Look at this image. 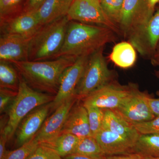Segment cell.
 Returning <instances> with one entry per match:
<instances>
[{"label":"cell","mask_w":159,"mask_h":159,"mask_svg":"<svg viewBox=\"0 0 159 159\" xmlns=\"http://www.w3.org/2000/svg\"><path fill=\"white\" fill-rule=\"evenodd\" d=\"M42 26L36 11H23L11 17L0 20L1 34L32 38Z\"/></svg>","instance_id":"30bf717a"},{"label":"cell","mask_w":159,"mask_h":159,"mask_svg":"<svg viewBox=\"0 0 159 159\" xmlns=\"http://www.w3.org/2000/svg\"><path fill=\"white\" fill-rule=\"evenodd\" d=\"M152 56V63L159 67V42Z\"/></svg>","instance_id":"d590c367"},{"label":"cell","mask_w":159,"mask_h":159,"mask_svg":"<svg viewBox=\"0 0 159 159\" xmlns=\"http://www.w3.org/2000/svg\"><path fill=\"white\" fill-rule=\"evenodd\" d=\"M78 99L75 96L66 99L51 116L46 119L34 137L39 144L51 140L60 134L70 111Z\"/></svg>","instance_id":"7c38bea8"},{"label":"cell","mask_w":159,"mask_h":159,"mask_svg":"<svg viewBox=\"0 0 159 159\" xmlns=\"http://www.w3.org/2000/svg\"><path fill=\"white\" fill-rule=\"evenodd\" d=\"M157 94L158 95H159V91L157 92Z\"/></svg>","instance_id":"f35d334b"},{"label":"cell","mask_w":159,"mask_h":159,"mask_svg":"<svg viewBox=\"0 0 159 159\" xmlns=\"http://www.w3.org/2000/svg\"><path fill=\"white\" fill-rule=\"evenodd\" d=\"M115 32L107 27L70 21L64 42L56 58L90 56L115 39ZM55 58V59H56Z\"/></svg>","instance_id":"6da1fadb"},{"label":"cell","mask_w":159,"mask_h":159,"mask_svg":"<svg viewBox=\"0 0 159 159\" xmlns=\"http://www.w3.org/2000/svg\"><path fill=\"white\" fill-rule=\"evenodd\" d=\"M51 110V102L34 109L22 120L15 133L18 145L21 146L34 139Z\"/></svg>","instance_id":"4fadbf2b"},{"label":"cell","mask_w":159,"mask_h":159,"mask_svg":"<svg viewBox=\"0 0 159 159\" xmlns=\"http://www.w3.org/2000/svg\"><path fill=\"white\" fill-rule=\"evenodd\" d=\"M61 133L71 134L80 139L92 136L88 114L83 104H77L73 106Z\"/></svg>","instance_id":"2e32d148"},{"label":"cell","mask_w":159,"mask_h":159,"mask_svg":"<svg viewBox=\"0 0 159 159\" xmlns=\"http://www.w3.org/2000/svg\"><path fill=\"white\" fill-rule=\"evenodd\" d=\"M136 89L133 86H122L110 83L84 99L86 107L102 109H116Z\"/></svg>","instance_id":"ba28073f"},{"label":"cell","mask_w":159,"mask_h":159,"mask_svg":"<svg viewBox=\"0 0 159 159\" xmlns=\"http://www.w3.org/2000/svg\"><path fill=\"white\" fill-rule=\"evenodd\" d=\"M146 157L140 154L133 152L125 154L106 156L103 159H146Z\"/></svg>","instance_id":"1f68e13d"},{"label":"cell","mask_w":159,"mask_h":159,"mask_svg":"<svg viewBox=\"0 0 159 159\" xmlns=\"http://www.w3.org/2000/svg\"><path fill=\"white\" fill-rule=\"evenodd\" d=\"M27 0H0V20L14 16L23 11Z\"/></svg>","instance_id":"484cf974"},{"label":"cell","mask_w":159,"mask_h":159,"mask_svg":"<svg viewBox=\"0 0 159 159\" xmlns=\"http://www.w3.org/2000/svg\"><path fill=\"white\" fill-rule=\"evenodd\" d=\"M124 0H99L106 15L119 27L121 20Z\"/></svg>","instance_id":"d4e9b609"},{"label":"cell","mask_w":159,"mask_h":159,"mask_svg":"<svg viewBox=\"0 0 159 159\" xmlns=\"http://www.w3.org/2000/svg\"><path fill=\"white\" fill-rule=\"evenodd\" d=\"M46 0H27L23 11H36Z\"/></svg>","instance_id":"d6a6232c"},{"label":"cell","mask_w":159,"mask_h":159,"mask_svg":"<svg viewBox=\"0 0 159 159\" xmlns=\"http://www.w3.org/2000/svg\"><path fill=\"white\" fill-rule=\"evenodd\" d=\"M74 0H46L36 13L42 25L67 15Z\"/></svg>","instance_id":"d6986e66"},{"label":"cell","mask_w":159,"mask_h":159,"mask_svg":"<svg viewBox=\"0 0 159 159\" xmlns=\"http://www.w3.org/2000/svg\"><path fill=\"white\" fill-rule=\"evenodd\" d=\"M73 154L99 159H103L106 157L95 137L92 136L80 139Z\"/></svg>","instance_id":"cb8c5ba5"},{"label":"cell","mask_w":159,"mask_h":159,"mask_svg":"<svg viewBox=\"0 0 159 159\" xmlns=\"http://www.w3.org/2000/svg\"><path fill=\"white\" fill-rule=\"evenodd\" d=\"M154 11L148 0H124L119 27L121 34L134 48L153 15Z\"/></svg>","instance_id":"5b68a950"},{"label":"cell","mask_w":159,"mask_h":159,"mask_svg":"<svg viewBox=\"0 0 159 159\" xmlns=\"http://www.w3.org/2000/svg\"><path fill=\"white\" fill-rule=\"evenodd\" d=\"M133 125L140 134H159V117Z\"/></svg>","instance_id":"f1b7e54d"},{"label":"cell","mask_w":159,"mask_h":159,"mask_svg":"<svg viewBox=\"0 0 159 159\" xmlns=\"http://www.w3.org/2000/svg\"><path fill=\"white\" fill-rule=\"evenodd\" d=\"M148 97V95L136 88L115 110L132 125L152 120L156 117L149 107Z\"/></svg>","instance_id":"9c48e42d"},{"label":"cell","mask_w":159,"mask_h":159,"mask_svg":"<svg viewBox=\"0 0 159 159\" xmlns=\"http://www.w3.org/2000/svg\"><path fill=\"white\" fill-rule=\"evenodd\" d=\"M70 21L67 15L43 25L30 40L29 61L55 59L63 44Z\"/></svg>","instance_id":"3957f363"},{"label":"cell","mask_w":159,"mask_h":159,"mask_svg":"<svg viewBox=\"0 0 159 159\" xmlns=\"http://www.w3.org/2000/svg\"><path fill=\"white\" fill-rule=\"evenodd\" d=\"M148 105L151 111L155 117H159V98L154 99L148 96Z\"/></svg>","instance_id":"836d02e7"},{"label":"cell","mask_w":159,"mask_h":159,"mask_svg":"<svg viewBox=\"0 0 159 159\" xmlns=\"http://www.w3.org/2000/svg\"><path fill=\"white\" fill-rule=\"evenodd\" d=\"M77 58L62 56L43 61H15L14 66L20 76L29 87L35 90L55 95L64 72Z\"/></svg>","instance_id":"7a4b0ae2"},{"label":"cell","mask_w":159,"mask_h":159,"mask_svg":"<svg viewBox=\"0 0 159 159\" xmlns=\"http://www.w3.org/2000/svg\"><path fill=\"white\" fill-rule=\"evenodd\" d=\"M133 152L146 157H159V134H140Z\"/></svg>","instance_id":"603a6c76"},{"label":"cell","mask_w":159,"mask_h":159,"mask_svg":"<svg viewBox=\"0 0 159 159\" xmlns=\"http://www.w3.org/2000/svg\"><path fill=\"white\" fill-rule=\"evenodd\" d=\"M148 1L151 8L154 10L156 5L159 3V0H148Z\"/></svg>","instance_id":"8d00e7d4"},{"label":"cell","mask_w":159,"mask_h":159,"mask_svg":"<svg viewBox=\"0 0 159 159\" xmlns=\"http://www.w3.org/2000/svg\"><path fill=\"white\" fill-rule=\"evenodd\" d=\"M55 96L33 89L20 76L17 96L7 111L8 119L5 131L9 140L14 135L20 123L28 114L39 107L53 102Z\"/></svg>","instance_id":"277c9868"},{"label":"cell","mask_w":159,"mask_h":159,"mask_svg":"<svg viewBox=\"0 0 159 159\" xmlns=\"http://www.w3.org/2000/svg\"><path fill=\"white\" fill-rule=\"evenodd\" d=\"M89 56L78 57L75 62L64 72L58 92L54 101L51 102L52 110L56 109L66 99L75 96V90L82 77Z\"/></svg>","instance_id":"8fae6325"},{"label":"cell","mask_w":159,"mask_h":159,"mask_svg":"<svg viewBox=\"0 0 159 159\" xmlns=\"http://www.w3.org/2000/svg\"><path fill=\"white\" fill-rule=\"evenodd\" d=\"M64 159H99L95 158L86 156L82 155L77 154H72L67 156L64 157Z\"/></svg>","instance_id":"e575fe53"},{"label":"cell","mask_w":159,"mask_h":159,"mask_svg":"<svg viewBox=\"0 0 159 159\" xmlns=\"http://www.w3.org/2000/svg\"><path fill=\"white\" fill-rule=\"evenodd\" d=\"M110 58L119 67L129 68L133 66L136 61V52L135 48L130 43L122 42L115 46Z\"/></svg>","instance_id":"44dd1931"},{"label":"cell","mask_w":159,"mask_h":159,"mask_svg":"<svg viewBox=\"0 0 159 159\" xmlns=\"http://www.w3.org/2000/svg\"><path fill=\"white\" fill-rule=\"evenodd\" d=\"M31 38L1 34L0 61L12 63L29 60V48Z\"/></svg>","instance_id":"5bb4252c"},{"label":"cell","mask_w":159,"mask_h":159,"mask_svg":"<svg viewBox=\"0 0 159 159\" xmlns=\"http://www.w3.org/2000/svg\"><path fill=\"white\" fill-rule=\"evenodd\" d=\"M67 16L70 21L104 26L122 34L119 27L106 15L99 0H74Z\"/></svg>","instance_id":"52a82bcc"},{"label":"cell","mask_w":159,"mask_h":159,"mask_svg":"<svg viewBox=\"0 0 159 159\" xmlns=\"http://www.w3.org/2000/svg\"><path fill=\"white\" fill-rule=\"evenodd\" d=\"M27 159H61L54 151L40 145L31 153Z\"/></svg>","instance_id":"4dcf8cb0"},{"label":"cell","mask_w":159,"mask_h":159,"mask_svg":"<svg viewBox=\"0 0 159 159\" xmlns=\"http://www.w3.org/2000/svg\"><path fill=\"white\" fill-rule=\"evenodd\" d=\"M103 48L89 57L74 93L78 99H84L94 91L110 83L112 74L103 55Z\"/></svg>","instance_id":"8992f818"},{"label":"cell","mask_w":159,"mask_h":159,"mask_svg":"<svg viewBox=\"0 0 159 159\" xmlns=\"http://www.w3.org/2000/svg\"><path fill=\"white\" fill-rule=\"evenodd\" d=\"M146 159H159V157H146Z\"/></svg>","instance_id":"74e56055"},{"label":"cell","mask_w":159,"mask_h":159,"mask_svg":"<svg viewBox=\"0 0 159 159\" xmlns=\"http://www.w3.org/2000/svg\"><path fill=\"white\" fill-rule=\"evenodd\" d=\"M102 128L118 134L135 144L140 135L133 125L113 109H104Z\"/></svg>","instance_id":"e0dca14e"},{"label":"cell","mask_w":159,"mask_h":159,"mask_svg":"<svg viewBox=\"0 0 159 159\" xmlns=\"http://www.w3.org/2000/svg\"><path fill=\"white\" fill-rule=\"evenodd\" d=\"M20 83L19 74L12 63L0 61V88L18 92Z\"/></svg>","instance_id":"7402d4cb"},{"label":"cell","mask_w":159,"mask_h":159,"mask_svg":"<svg viewBox=\"0 0 159 159\" xmlns=\"http://www.w3.org/2000/svg\"><path fill=\"white\" fill-rule=\"evenodd\" d=\"M39 144L34 138L15 150L8 151L4 159H27Z\"/></svg>","instance_id":"83f0119b"},{"label":"cell","mask_w":159,"mask_h":159,"mask_svg":"<svg viewBox=\"0 0 159 159\" xmlns=\"http://www.w3.org/2000/svg\"><path fill=\"white\" fill-rule=\"evenodd\" d=\"M159 42V9L153 14L134 47L143 56L152 55Z\"/></svg>","instance_id":"ac0fdd59"},{"label":"cell","mask_w":159,"mask_h":159,"mask_svg":"<svg viewBox=\"0 0 159 159\" xmlns=\"http://www.w3.org/2000/svg\"><path fill=\"white\" fill-rule=\"evenodd\" d=\"M80 138L69 133H61L57 136L40 145L51 149L61 157H64L74 153Z\"/></svg>","instance_id":"ffe728a7"},{"label":"cell","mask_w":159,"mask_h":159,"mask_svg":"<svg viewBox=\"0 0 159 159\" xmlns=\"http://www.w3.org/2000/svg\"><path fill=\"white\" fill-rule=\"evenodd\" d=\"M94 137L106 156L133 152L134 142L107 129L101 128Z\"/></svg>","instance_id":"9a60e30c"},{"label":"cell","mask_w":159,"mask_h":159,"mask_svg":"<svg viewBox=\"0 0 159 159\" xmlns=\"http://www.w3.org/2000/svg\"><path fill=\"white\" fill-rule=\"evenodd\" d=\"M18 92L8 89L0 88V113L7 112L16 97Z\"/></svg>","instance_id":"f546056e"},{"label":"cell","mask_w":159,"mask_h":159,"mask_svg":"<svg viewBox=\"0 0 159 159\" xmlns=\"http://www.w3.org/2000/svg\"><path fill=\"white\" fill-rule=\"evenodd\" d=\"M92 136L95 135L101 129L104 118V109L95 107H86Z\"/></svg>","instance_id":"4316f807"}]
</instances>
